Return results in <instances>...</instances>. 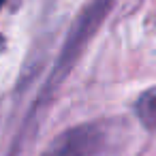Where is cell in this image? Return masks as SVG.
<instances>
[{
	"label": "cell",
	"instance_id": "cell-1",
	"mask_svg": "<svg viewBox=\"0 0 156 156\" xmlns=\"http://www.w3.org/2000/svg\"><path fill=\"white\" fill-rule=\"evenodd\" d=\"M101 145V133L94 126H77L62 133L43 156H90Z\"/></svg>",
	"mask_w": 156,
	"mask_h": 156
},
{
	"label": "cell",
	"instance_id": "cell-2",
	"mask_svg": "<svg viewBox=\"0 0 156 156\" xmlns=\"http://www.w3.org/2000/svg\"><path fill=\"white\" fill-rule=\"evenodd\" d=\"M135 113L145 128L156 126V88H152L139 96V101L135 105Z\"/></svg>",
	"mask_w": 156,
	"mask_h": 156
}]
</instances>
